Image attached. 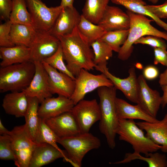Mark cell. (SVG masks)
Instances as JSON below:
<instances>
[{
	"label": "cell",
	"mask_w": 167,
	"mask_h": 167,
	"mask_svg": "<svg viewBox=\"0 0 167 167\" xmlns=\"http://www.w3.org/2000/svg\"><path fill=\"white\" fill-rule=\"evenodd\" d=\"M107 63L96 65L95 68L104 74L113 83L117 89L121 91L127 99L132 102L137 103L138 83L135 69L131 67L128 70V76L121 79L113 75L109 71Z\"/></svg>",
	"instance_id": "cell-12"
},
{
	"label": "cell",
	"mask_w": 167,
	"mask_h": 167,
	"mask_svg": "<svg viewBox=\"0 0 167 167\" xmlns=\"http://www.w3.org/2000/svg\"><path fill=\"white\" fill-rule=\"evenodd\" d=\"M36 30L49 31L63 7L60 5L48 7L41 0H25Z\"/></svg>",
	"instance_id": "cell-8"
},
{
	"label": "cell",
	"mask_w": 167,
	"mask_h": 167,
	"mask_svg": "<svg viewBox=\"0 0 167 167\" xmlns=\"http://www.w3.org/2000/svg\"><path fill=\"white\" fill-rule=\"evenodd\" d=\"M116 4L123 6L127 10L151 18L160 27L167 31V23L150 12L145 7L146 2L143 0H110Z\"/></svg>",
	"instance_id": "cell-25"
},
{
	"label": "cell",
	"mask_w": 167,
	"mask_h": 167,
	"mask_svg": "<svg viewBox=\"0 0 167 167\" xmlns=\"http://www.w3.org/2000/svg\"><path fill=\"white\" fill-rule=\"evenodd\" d=\"M77 27L90 45L93 41L100 39L106 32L99 25L89 21L82 15Z\"/></svg>",
	"instance_id": "cell-31"
},
{
	"label": "cell",
	"mask_w": 167,
	"mask_h": 167,
	"mask_svg": "<svg viewBox=\"0 0 167 167\" xmlns=\"http://www.w3.org/2000/svg\"><path fill=\"white\" fill-rule=\"evenodd\" d=\"M28 104V97L23 91H15L4 96L2 106L6 113L19 118L24 117Z\"/></svg>",
	"instance_id": "cell-22"
},
{
	"label": "cell",
	"mask_w": 167,
	"mask_h": 167,
	"mask_svg": "<svg viewBox=\"0 0 167 167\" xmlns=\"http://www.w3.org/2000/svg\"><path fill=\"white\" fill-rule=\"evenodd\" d=\"M0 159L3 160H13L15 157L11 144V136L9 135H0Z\"/></svg>",
	"instance_id": "cell-36"
},
{
	"label": "cell",
	"mask_w": 167,
	"mask_h": 167,
	"mask_svg": "<svg viewBox=\"0 0 167 167\" xmlns=\"http://www.w3.org/2000/svg\"><path fill=\"white\" fill-rule=\"evenodd\" d=\"M159 74L158 69L154 66H148L145 67L143 71V75L145 79L152 80L156 78Z\"/></svg>",
	"instance_id": "cell-42"
},
{
	"label": "cell",
	"mask_w": 167,
	"mask_h": 167,
	"mask_svg": "<svg viewBox=\"0 0 167 167\" xmlns=\"http://www.w3.org/2000/svg\"><path fill=\"white\" fill-rule=\"evenodd\" d=\"M45 122L58 139L71 137L81 133L71 111L45 119Z\"/></svg>",
	"instance_id": "cell-18"
},
{
	"label": "cell",
	"mask_w": 167,
	"mask_h": 167,
	"mask_svg": "<svg viewBox=\"0 0 167 167\" xmlns=\"http://www.w3.org/2000/svg\"><path fill=\"white\" fill-rule=\"evenodd\" d=\"M138 91L137 104L151 116L156 118L162 103V96L156 90L148 85L142 75L137 78Z\"/></svg>",
	"instance_id": "cell-13"
},
{
	"label": "cell",
	"mask_w": 167,
	"mask_h": 167,
	"mask_svg": "<svg viewBox=\"0 0 167 167\" xmlns=\"http://www.w3.org/2000/svg\"><path fill=\"white\" fill-rule=\"evenodd\" d=\"M81 17L74 6L63 7L49 32L58 38L70 34L77 26Z\"/></svg>",
	"instance_id": "cell-17"
},
{
	"label": "cell",
	"mask_w": 167,
	"mask_h": 167,
	"mask_svg": "<svg viewBox=\"0 0 167 167\" xmlns=\"http://www.w3.org/2000/svg\"><path fill=\"white\" fill-rule=\"evenodd\" d=\"M67 157L66 151L48 143L36 144L29 167H41L60 158Z\"/></svg>",
	"instance_id": "cell-20"
},
{
	"label": "cell",
	"mask_w": 167,
	"mask_h": 167,
	"mask_svg": "<svg viewBox=\"0 0 167 167\" xmlns=\"http://www.w3.org/2000/svg\"><path fill=\"white\" fill-rule=\"evenodd\" d=\"M35 71V64L32 61L1 67V92L22 91L29 85Z\"/></svg>",
	"instance_id": "cell-4"
},
{
	"label": "cell",
	"mask_w": 167,
	"mask_h": 167,
	"mask_svg": "<svg viewBox=\"0 0 167 167\" xmlns=\"http://www.w3.org/2000/svg\"><path fill=\"white\" fill-rule=\"evenodd\" d=\"M136 123L140 128L146 131L147 136L161 146L160 149L162 152L167 153V113L161 120L156 122L143 121Z\"/></svg>",
	"instance_id": "cell-21"
},
{
	"label": "cell",
	"mask_w": 167,
	"mask_h": 167,
	"mask_svg": "<svg viewBox=\"0 0 167 167\" xmlns=\"http://www.w3.org/2000/svg\"><path fill=\"white\" fill-rule=\"evenodd\" d=\"M64 60L62 50L60 43L56 52L43 61L58 71L68 75L75 80V77L68 70L64 62Z\"/></svg>",
	"instance_id": "cell-35"
},
{
	"label": "cell",
	"mask_w": 167,
	"mask_h": 167,
	"mask_svg": "<svg viewBox=\"0 0 167 167\" xmlns=\"http://www.w3.org/2000/svg\"><path fill=\"white\" fill-rule=\"evenodd\" d=\"M12 24L9 20L0 25V46L11 47L15 46L11 40L10 32Z\"/></svg>",
	"instance_id": "cell-37"
},
{
	"label": "cell",
	"mask_w": 167,
	"mask_h": 167,
	"mask_svg": "<svg viewBox=\"0 0 167 167\" xmlns=\"http://www.w3.org/2000/svg\"><path fill=\"white\" fill-rule=\"evenodd\" d=\"M28 104L24 117L27 129L32 139L35 143L39 126L38 111L40 104L36 97H28Z\"/></svg>",
	"instance_id": "cell-27"
},
{
	"label": "cell",
	"mask_w": 167,
	"mask_h": 167,
	"mask_svg": "<svg viewBox=\"0 0 167 167\" xmlns=\"http://www.w3.org/2000/svg\"><path fill=\"white\" fill-rule=\"evenodd\" d=\"M149 2L153 4H156L157 3L159 0H148Z\"/></svg>",
	"instance_id": "cell-47"
},
{
	"label": "cell",
	"mask_w": 167,
	"mask_h": 167,
	"mask_svg": "<svg viewBox=\"0 0 167 167\" xmlns=\"http://www.w3.org/2000/svg\"><path fill=\"white\" fill-rule=\"evenodd\" d=\"M11 131H8L3 125L1 119H0V134L10 135Z\"/></svg>",
	"instance_id": "cell-46"
},
{
	"label": "cell",
	"mask_w": 167,
	"mask_h": 167,
	"mask_svg": "<svg viewBox=\"0 0 167 167\" xmlns=\"http://www.w3.org/2000/svg\"><path fill=\"white\" fill-rule=\"evenodd\" d=\"M110 0H86L81 14L85 18L97 24Z\"/></svg>",
	"instance_id": "cell-29"
},
{
	"label": "cell",
	"mask_w": 167,
	"mask_h": 167,
	"mask_svg": "<svg viewBox=\"0 0 167 167\" xmlns=\"http://www.w3.org/2000/svg\"><path fill=\"white\" fill-rule=\"evenodd\" d=\"M75 87L70 98L75 105L84 99L85 95L102 87H111V81L103 73L95 75L82 69L75 77Z\"/></svg>",
	"instance_id": "cell-9"
},
{
	"label": "cell",
	"mask_w": 167,
	"mask_h": 167,
	"mask_svg": "<svg viewBox=\"0 0 167 167\" xmlns=\"http://www.w3.org/2000/svg\"><path fill=\"white\" fill-rule=\"evenodd\" d=\"M145 7L150 12L160 19L167 18V0L161 5H146Z\"/></svg>",
	"instance_id": "cell-39"
},
{
	"label": "cell",
	"mask_w": 167,
	"mask_h": 167,
	"mask_svg": "<svg viewBox=\"0 0 167 167\" xmlns=\"http://www.w3.org/2000/svg\"><path fill=\"white\" fill-rule=\"evenodd\" d=\"M117 134L119 135L120 140L132 146L134 152L143 153L145 156H148L150 152H156L161 147L145 135L134 119H119Z\"/></svg>",
	"instance_id": "cell-5"
},
{
	"label": "cell",
	"mask_w": 167,
	"mask_h": 167,
	"mask_svg": "<svg viewBox=\"0 0 167 167\" xmlns=\"http://www.w3.org/2000/svg\"><path fill=\"white\" fill-rule=\"evenodd\" d=\"M74 0H61L60 6L62 7H72Z\"/></svg>",
	"instance_id": "cell-45"
},
{
	"label": "cell",
	"mask_w": 167,
	"mask_h": 167,
	"mask_svg": "<svg viewBox=\"0 0 167 167\" xmlns=\"http://www.w3.org/2000/svg\"><path fill=\"white\" fill-rule=\"evenodd\" d=\"M13 7L9 20L12 24L32 26L31 15L27 9L25 0H13Z\"/></svg>",
	"instance_id": "cell-30"
},
{
	"label": "cell",
	"mask_w": 167,
	"mask_h": 167,
	"mask_svg": "<svg viewBox=\"0 0 167 167\" xmlns=\"http://www.w3.org/2000/svg\"><path fill=\"white\" fill-rule=\"evenodd\" d=\"M115 106L118 119H138L153 123L159 121L148 114L138 105H131L122 99L116 98Z\"/></svg>",
	"instance_id": "cell-23"
},
{
	"label": "cell",
	"mask_w": 167,
	"mask_h": 167,
	"mask_svg": "<svg viewBox=\"0 0 167 167\" xmlns=\"http://www.w3.org/2000/svg\"><path fill=\"white\" fill-rule=\"evenodd\" d=\"M105 31L129 29L130 18L119 7L108 5L97 24Z\"/></svg>",
	"instance_id": "cell-16"
},
{
	"label": "cell",
	"mask_w": 167,
	"mask_h": 167,
	"mask_svg": "<svg viewBox=\"0 0 167 167\" xmlns=\"http://www.w3.org/2000/svg\"><path fill=\"white\" fill-rule=\"evenodd\" d=\"M155 65L160 63L167 66V51L166 49L160 48H154Z\"/></svg>",
	"instance_id": "cell-41"
},
{
	"label": "cell",
	"mask_w": 167,
	"mask_h": 167,
	"mask_svg": "<svg viewBox=\"0 0 167 167\" xmlns=\"http://www.w3.org/2000/svg\"><path fill=\"white\" fill-rule=\"evenodd\" d=\"M58 39L66 67L74 76L76 77L82 69L88 71L94 69L96 65L93 50L77 26L71 32Z\"/></svg>",
	"instance_id": "cell-1"
},
{
	"label": "cell",
	"mask_w": 167,
	"mask_h": 167,
	"mask_svg": "<svg viewBox=\"0 0 167 167\" xmlns=\"http://www.w3.org/2000/svg\"><path fill=\"white\" fill-rule=\"evenodd\" d=\"M13 4V0H0V14L2 19L9 20Z\"/></svg>",
	"instance_id": "cell-40"
},
{
	"label": "cell",
	"mask_w": 167,
	"mask_h": 167,
	"mask_svg": "<svg viewBox=\"0 0 167 167\" xmlns=\"http://www.w3.org/2000/svg\"><path fill=\"white\" fill-rule=\"evenodd\" d=\"M42 63L48 74L49 88L51 94L70 98L75 88V80L44 62Z\"/></svg>",
	"instance_id": "cell-15"
},
{
	"label": "cell",
	"mask_w": 167,
	"mask_h": 167,
	"mask_svg": "<svg viewBox=\"0 0 167 167\" xmlns=\"http://www.w3.org/2000/svg\"><path fill=\"white\" fill-rule=\"evenodd\" d=\"M71 111L81 133L89 132L92 126L101 119L99 105L96 99H83L75 105Z\"/></svg>",
	"instance_id": "cell-10"
},
{
	"label": "cell",
	"mask_w": 167,
	"mask_h": 167,
	"mask_svg": "<svg viewBox=\"0 0 167 167\" xmlns=\"http://www.w3.org/2000/svg\"><path fill=\"white\" fill-rule=\"evenodd\" d=\"M57 143L65 149L67 157L66 161L76 167L81 166L83 159L87 152L98 148L101 145L100 139L89 132L59 139Z\"/></svg>",
	"instance_id": "cell-6"
},
{
	"label": "cell",
	"mask_w": 167,
	"mask_h": 167,
	"mask_svg": "<svg viewBox=\"0 0 167 167\" xmlns=\"http://www.w3.org/2000/svg\"><path fill=\"white\" fill-rule=\"evenodd\" d=\"M36 30L32 26L12 24L11 40L15 45H24L29 47L34 37Z\"/></svg>",
	"instance_id": "cell-26"
},
{
	"label": "cell",
	"mask_w": 167,
	"mask_h": 167,
	"mask_svg": "<svg viewBox=\"0 0 167 167\" xmlns=\"http://www.w3.org/2000/svg\"><path fill=\"white\" fill-rule=\"evenodd\" d=\"M135 160H139L146 162L149 167H167V158L166 155L156 152H150L148 156L145 157L141 156L139 153H126L123 160L110 164H125Z\"/></svg>",
	"instance_id": "cell-28"
},
{
	"label": "cell",
	"mask_w": 167,
	"mask_h": 167,
	"mask_svg": "<svg viewBox=\"0 0 167 167\" xmlns=\"http://www.w3.org/2000/svg\"><path fill=\"white\" fill-rule=\"evenodd\" d=\"M141 37L136 40L135 44L147 45L155 48H167V45L162 38L158 36L148 35Z\"/></svg>",
	"instance_id": "cell-38"
},
{
	"label": "cell",
	"mask_w": 167,
	"mask_h": 167,
	"mask_svg": "<svg viewBox=\"0 0 167 167\" xmlns=\"http://www.w3.org/2000/svg\"><path fill=\"white\" fill-rule=\"evenodd\" d=\"M35 71L29 85L23 89L28 97H36L41 104L45 99L51 97L49 88V76L42 62H34Z\"/></svg>",
	"instance_id": "cell-14"
},
{
	"label": "cell",
	"mask_w": 167,
	"mask_h": 167,
	"mask_svg": "<svg viewBox=\"0 0 167 167\" xmlns=\"http://www.w3.org/2000/svg\"><path fill=\"white\" fill-rule=\"evenodd\" d=\"M129 29L106 32L99 39L106 43L113 51L118 53L128 37Z\"/></svg>",
	"instance_id": "cell-32"
},
{
	"label": "cell",
	"mask_w": 167,
	"mask_h": 167,
	"mask_svg": "<svg viewBox=\"0 0 167 167\" xmlns=\"http://www.w3.org/2000/svg\"><path fill=\"white\" fill-rule=\"evenodd\" d=\"M117 90L114 86H104L98 88L97 91L101 115L99 129L105 136L109 147L112 149L116 146L115 137L119 125L115 106Z\"/></svg>",
	"instance_id": "cell-2"
},
{
	"label": "cell",
	"mask_w": 167,
	"mask_h": 167,
	"mask_svg": "<svg viewBox=\"0 0 167 167\" xmlns=\"http://www.w3.org/2000/svg\"><path fill=\"white\" fill-rule=\"evenodd\" d=\"M0 57L2 59L1 67L31 61L30 48L21 45L8 47H0Z\"/></svg>",
	"instance_id": "cell-24"
},
{
	"label": "cell",
	"mask_w": 167,
	"mask_h": 167,
	"mask_svg": "<svg viewBox=\"0 0 167 167\" xmlns=\"http://www.w3.org/2000/svg\"><path fill=\"white\" fill-rule=\"evenodd\" d=\"M58 139L54 133L46 123L45 120L40 118L35 143L36 144L48 143L59 149L57 144Z\"/></svg>",
	"instance_id": "cell-34"
},
{
	"label": "cell",
	"mask_w": 167,
	"mask_h": 167,
	"mask_svg": "<svg viewBox=\"0 0 167 167\" xmlns=\"http://www.w3.org/2000/svg\"><path fill=\"white\" fill-rule=\"evenodd\" d=\"M94 54V62L96 65L107 63L113 55V50L105 42L98 39L90 44Z\"/></svg>",
	"instance_id": "cell-33"
},
{
	"label": "cell",
	"mask_w": 167,
	"mask_h": 167,
	"mask_svg": "<svg viewBox=\"0 0 167 167\" xmlns=\"http://www.w3.org/2000/svg\"><path fill=\"white\" fill-rule=\"evenodd\" d=\"M60 44L58 38L49 31L36 30V32L29 47L31 61L42 62L58 50Z\"/></svg>",
	"instance_id": "cell-11"
},
{
	"label": "cell",
	"mask_w": 167,
	"mask_h": 167,
	"mask_svg": "<svg viewBox=\"0 0 167 167\" xmlns=\"http://www.w3.org/2000/svg\"><path fill=\"white\" fill-rule=\"evenodd\" d=\"M163 92V94L162 96L161 106L163 109L167 105V84L161 86Z\"/></svg>",
	"instance_id": "cell-43"
},
{
	"label": "cell",
	"mask_w": 167,
	"mask_h": 167,
	"mask_svg": "<svg viewBox=\"0 0 167 167\" xmlns=\"http://www.w3.org/2000/svg\"><path fill=\"white\" fill-rule=\"evenodd\" d=\"M159 83L161 86L167 84V68L160 75Z\"/></svg>",
	"instance_id": "cell-44"
},
{
	"label": "cell",
	"mask_w": 167,
	"mask_h": 167,
	"mask_svg": "<svg viewBox=\"0 0 167 167\" xmlns=\"http://www.w3.org/2000/svg\"><path fill=\"white\" fill-rule=\"evenodd\" d=\"M126 12L130 19L129 32L126 41L118 53V59L122 61L127 60L133 52V45L136 40L142 37L152 35L163 38L167 41V33L152 26L151 24V23L154 21L152 19L128 10Z\"/></svg>",
	"instance_id": "cell-3"
},
{
	"label": "cell",
	"mask_w": 167,
	"mask_h": 167,
	"mask_svg": "<svg viewBox=\"0 0 167 167\" xmlns=\"http://www.w3.org/2000/svg\"><path fill=\"white\" fill-rule=\"evenodd\" d=\"M10 135L18 167H29L30 161L36 145L25 124L16 126L11 131Z\"/></svg>",
	"instance_id": "cell-7"
},
{
	"label": "cell",
	"mask_w": 167,
	"mask_h": 167,
	"mask_svg": "<svg viewBox=\"0 0 167 167\" xmlns=\"http://www.w3.org/2000/svg\"><path fill=\"white\" fill-rule=\"evenodd\" d=\"M41 104L38 115L40 118L45 120L70 112L75 105L70 98L61 96L47 98Z\"/></svg>",
	"instance_id": "cell-19"
}]
</instances>
